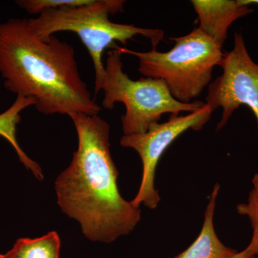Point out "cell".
Here are the masks:
<instances>
[{"label": "cell", "mask_w": 258, "mask_h": 258, "mask_svg": "<svg viewBox=\"0 0 258 258\" xmlns=\"http://www.w3.org/2000/svg\"><path fill=\"white\" fill-rule=\"evenodd\" d=\"M252 188L249 191L247 203L237 205L239 215L248 217L252 229V238L246 248L258 257V173L254 174L252 180Z\"/></svg>", "instance_id": "12"}, {"label": "cell", "mask_w": 258, "mask_h": 258, "mask_svg": "<svg viewBox=\"0 0 258 258\" xmlns=\"http://www.w3.org/2000/svg\"><path fill=\"white\" fill-rule=\"evenodd\" d=\"M0 73L7 89L33 98L42 114L93 115L101 110L80 76L74 47L54 35L39 38L28 19L0 23Z\"/></svg>", "instance_id": "2"}, {"label": "cell", "mask_w": 258, "mask_h": 258, "mask_svg": "<svg viewBox=\"0 0 258 258\" xmlns=\"http://www.w3.org/2000/svg\"><path fill=\"white\" fill-rule=\"evenodd\" d=\"M122 55L118 45L107 52L102 106L111 110L115 103H123L125 111L121 122L124 135L145 133L166 113L178 116L181 112L192 113L205 105L199 101L190 103L178 101L163 80L131 79L123 71Z\"/></svg>", "instance_id": "5"}, {"label": "cell", "mask_w": 258, "mask_h": 258, "mask_svg": "<svg viewBox=\"0 0 258 258\" xmlns=\"http://www.w3.org/2000/svg\"><path fill=\"white\" fill-rule=\"evenodd\" d=\"M213 110L205 103L198 111L185 115L170 116L168 121L154 123L144 134L124 135L120 144L132 148L140 156L143 166L142 182L137 196L131 203L139 208L143 203L151 210L157 208L161 198L155 188V175L159 159L168 147L181 134L189 130L200 131L211 118Z\"/></svg>", "instance_id": "6"}, {"label": "cell", "mask_w": 258, "mask_h": 258, "mask_svg": "<svg viewBox=\"0 0 258 258\" xmlns=\"http://www.w3.org/2000/svg\"><path fill=\"white\" fill-rule=\"evenodd\" d=\"M222 74L209 85L207 104L215 111L222 108L217 131L223 128L232 113L244 105L250 108L258 128V64L249 55L242 32H235L234 46L224 52Z\"/></svg>", "instance_id": "7"}, {"label": "cell", "mask_w": 258, "mask_h": 258, "mask_svg": "<svg viewBox=\"0 0 258 258\" xmlns=\"http://www.w3.org/2000/svg\"><path fill=\"white\" fill-rule=\"evenodd\" d=\"M0 258H15L12 253L11 251H8V252L5 254H0Z\"/></svg>", "instance_id": "16"}, {"label": "cell", "mask_w": 258, "mask_h": 258, "mask_svg": "<svg viewBox=\"0 0 258 258\" xmlns=\"http://www.w3.org/2000/svg\"><path fill=\"white\" fill-rule=\"evenodd\" d=\"M230 258H257L247 248L243 249L241 252H237L233 256Z\"/></svg>", "instance_id": "14"}, {"label": "cell", "mask_w": 258, "mask_h": 258, "mask_svg": "<svg viewBox=\"0 0 258 258\" xmlns=\"http://www.w3.org/2000/svg\"><path fill=\"white\" fill-rule=\"evenodd\" d=\"M60 239L55 231L37 238H20L10 249L15 258H60Z\"/></svg>", "instance_id": "11"}, {"label": "cell", "mask_w": 258, "mask_h": 258, "mask_svg": "<svg viewBox=\"0 0 258 258\" xmlns=\"http://www.w3.org/2000/svg\"><path fill=\"white\" fill-rule=\"evenodd\" d=\"M79 139L69 167L55 181L57 203L93 242L111 243L135 229L141 209L122 198L110 151V125L98 115L74 113Z\"/></svg>", "instance_id": "1"}, {"label": "cell", "mask_w": 258, "mask_h": 258, "mask_svg": "<svg viewBox=\"0 0 258 258\" xmlns=\"http://www.w3.org/2000/svg\"><path fill=\"white\" fill-rule=\"evenodd\" d=\"M124 3L123 0H95L92 4L85 6L45 10L37 18L28 19V21L32 30L42 40H48L58 32H72L79 35L92 59L96 95L103 88V55L106 49L114 48L116 41L125 45L137 35L149 39L152 48H156L164 40L163 30L111 21L110 15L123 13Z\"/></svg>", "instance_id": "3"}, {"label": "cell", "mask_w": 258, "mask_h": 258, "mask_svg": "<svg viewBox=\"0 0 258 258\" xmlns=\"http://www.w3.org/2000/svg\"><path fill=\"white\" fill-rule=\"evenodd\" d=\"M220 189V184L217 183L210 195L203 228L198 238L187 249L174 258H230L237 253V250L222 243L215 232L214 215Z\"/></svg>", "instance_id": "9"}, {"label": "cell", "mask_w": 258, "mask_h": 258, "mask_svg": "<svg viewBox=\"0 0 258 258\" xmlns=\"http://www.w3.org/2000/svg\"><path fill=\"white\" fill-rule=\"evenodd\" d=\"M33 105H35L33 98L17 96L14 103L7 111L0 114V137L6 139L13 146L18 154L19 159L25 167L31 171L37 179L42 180L44 176L41 167L23 152L19 145L16 135L17 125L21 120L20 112Z\"/></svg>", "instance_id": "10"}, {"label": "cell", "mask_w": 258, "mask_h": 258, "mask_svg": "<svg viewBox=\"0 0 258 258\" xmlns=\"http://www.w3.org/2000/svg\"><path fill=\"white\" fill-rule=\"evenodd\" d=\"M169 39L174 45L166 52L156 48L144 52L120 47L119 50L138 57L139 72L144 77L163 80L176 100L190 103L211 83L214 68L223 58L222 47L198 28Z\"/></svg>", "instance_id": "4"}, {"label": "cell", "mask_w": 258, "mask_h": 258, "mask_svg": "<svg viewBox=\"0 0 258 258\" xmlns=\"http://www.w3.org/2000/svg\"><path fill=\"white\" fill-rule=\"evenodd\" d=\"M95 0H18L17 4L31 15H40L47 10L76 8L92 4Z\"/></svg>", "instance_id": "13"}, {"label": "cell", "mask_w": 258, "mask_h": 258, "mask_svg": "<svg viewBox=\"0 0 258 258\" xmlns=\"http://www.w3.org/2000/svg\"><path fill=\"white\" fill-rule=\"evenodd\" d=\"M191 3L198 14V28L221 47L227 40L230 25L253 13L241 0H192Z\"/></svg>", "instance_id": "8"}, {"label": "cell", "mask_w": 258, "mask_h": 258, "mask_svg": "<svg viewBox=\"0 0 258 258\" xmlns=\"http://www.w3.org/2000/svg\"><path fill=\"white\" fill-rule=\"evenodd\" d=\"M242 3L244 4L249 5H258V0H241Z\"/></svg>", "instance_id": "15"}]
</instances>
